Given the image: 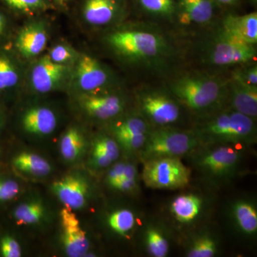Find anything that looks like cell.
Listing matches in <instances>:
<instances>
[{
  "mask_svg": "<svg viewBox=\"0 0 257 257\" xmlns=\"http://www.w3.org/2000/svg\"><path fill=\"white\" fill-rule=\"evenodd\" d=\"M5 25H6V20L5 17L0 13V35H3L5 31Z\"/></svg>",
  "mask_w": 257,
  "mask_h": 257,
  "instance_id": "cell-43",
  "label": "cell"
},
{
  "mask_svg": "<svg viewBox=\"0 0 257 257\" xmlns=\"http://www.w3.org/2000/svg\"><path fill=\"white\" fill-rule=\"evenodd\" d=\"M233 215L238 227L245 234L257 231V211L253 204L244 201L238 202L233 207Z\"/></svg>",
  "mask_w": 257,
  "mask_h": 257,
  "instance_id": "cell-27",
  "label": "cell"
},
{
  "mask_svg": "<svg viewBox=\"0 0 257 257\" xmlns=\"http://www.w3.org/2000/svg\"><path fill=\"white\" fill-rule=\"evenodd\" d=\"M110 81L106 67L94 57L83 55L79 57L74 73L75 86L80 93L102 90Z\"/></svg>",
  "mask_w": 257,
  "mask_h": 257,
  "instance_id": "cell-14",
  "label": "cell"
},
{
  "mask_svg": "<svg viewBox=\"0 0 257 257\" xmlns=\"http://www.w3.org/2000/svg\"><path fill=\"white\" fill-rule=\"evenodd\" d=\"M232 79L247 84L251 87H257V66L256 64L238 70L233 74Z\"/></svg>",
  "mask_w": 257,
  "mask_h": 257,
  "instance_id": "cell-38",
  "label": "cell"
},
{
  "mask_svg": "<svg viewBox=\"0 0 257 257\" xmlns=\"http://www.w3.org/2000/svg\"><path fill=\"white\" fill-rule=\"evenodd\" d=\"M23 246L10 230L0 229V257H21Z\"/></svg>",
  "mask_w": 257,
  "mask_h": 257,
  "instance_id": "cell-30",
  "label": "cell"
},
{
  "mask_svg": "<svg viewBox=\"0 0 257 257\" xmlns=\"http://www.w3.org/2000/svg\"><path fill=\"white\" fill-rule=\"evenodd\" d=\"M54 4L57 5L62 8H66L68 6V4L70 0H52Z\"/></svg>",
  "mask_w": 257,
  "mask_h": 257,
  "instance_id": "cell-42",
  "label": "cell"
},
{
  "mask_svg": "<svg viewBox=\"0 0 257 257\" xmlns=\"http://www.w3.org/2000/svg\"><path fill=\"white\" fill-rule=\"evenodd\" d=\"M182 25H203L211 21L214 12L213 0H176Z\"/></svg>",
  "mask_w": 257,
  "mask_h": 257,
  "instance_id": "cell-23",
  "label": "cell"
},
{
  "mask_svg": "<svg viewBox=\"0 0 257 257\" xmlns=\"http://www.w3.org/2000/svg\"><path fill=\"white\" fill-rule=\"evenodd\" d=\"M12 9L24 13H35L52 9L50 0H2Z\"/></svg>",
  "mask_w": 257,
  "mask_h": 257,
  "instance_id": "cell-32",
  "label": "cell"
},
{
  "mask_svg": "<svg viewBox=\"0 0 257 257\" xmlns=\"http://www.w3.org/2000/svg\"><path fill=\"white\" fill-rule=\"evenodd\" d=\"M216 3H219V4L224 5H233L237 3L238 0H213Z\"/></svg>",
  "mask_w": 257,
  "mask_h": 257,
  "instance_id": "cell-44",
  "label": "cell"
},
{
  "mask_svg": "<svg viewBox=\"0 0 257 257\" xmlns=\"http://www.w3.org/2000/svg\"><path fill=\"white\" fill-rule=\"evenodd\" d=\"M217 251L215 241L209 236H202L193 243L187 256L189 257H212Z\"/></svg>",
  "mask_w": 257,
  "mask_h": 257,
  "instance_id": "cell-34",
  "label": "cell"
},
{
  "mask_svg": "<svg viewBox=\"0 0 257 257\" xmlns=\"http://www.w3.org/2000/svg\"><path fill=\"white\" fill-rule=\"evenodd\" d=\"M47 56L55 63L69 65L71 62L75 60L76 52L67 45L60 44L52 47Z\"/></svg>",
  "mask_w": 257,
  "mask_h": 257,
  "instance_id": "cell-37",
  "label": "cell"
},
{
  "mask_svg": "<svg viewBox=\"0 0 257 257\" xmlns=\"http://www.w3.org/2000/svg\"><path fill=\"white\" fill-rule=\"evenodd\" d=\"M120 147L113 137L101 135L89 144L87 166L94 172L110 167L119 159Z\"/></svg>",
  "mask_w": 257,
  "mask_h": 257,
  "instance_id": "cell-17",
  "label": "cell"
},
{
  "mask_svg": "<svg viewBox=\"0 0 257 257\" xmlns=\"http://www.w3.org/2000/svg\"><path fill=\"white\" fill-rule=\"evenodd\" d=\"M20 128L32 138H44L52 135L59 124V116L53 108L44 104L27 107L20 116Z\"/></svg>",
  "mask_w": 257,
  "mask_h": 257,
  "instance_id": "cell-13",
  "label": "cell"
},
{
  "mask_svg": "<svg viewBox=\"0 0 257 257\" xmlns=\"http://www.w3.org/2000/svg\"><path fill=\"white\" fill-rule=\"evenodd\" d=\"M5 157H6V149L3 143H0V170L5 168Z\"/></svg>",
  "mask_w": 257,
  "mask_h": 257,
  "instance_id": "cell-41",
  "label": "cell"
},
{
  "mask_svg": "<svg viewBox=\"0 0 257 257\" xmlns=\"http://www.w3.org/2000/svg\"><path fill=\"white\" fill-rule=\"evenodd\" d=\"M202 200L194 194H185L176 197L171 205V210L176 219L182 223L195 219L202 209Z\"/></svg>",
  "mask_w": 257,
  "mask_h": 257,
  "instance_id": "cell-24",
  "label": "cell"
},
{
  "mask_svg": "<svg viewBox=\"0 0 257 257\" xmlns=\"http://www.w3.org/2000/svg\"><path fill=\"white\" fill-rule=\"evenodd\" d=\"M190 169L178 157H158L145 161L142 178L149 188L182 189L188 185Z\"/></svg>",
  "mask_w": 257,
  "mask_h": 257,
  "instance_id": "cell-5",
  "label": "cell"
},
{
  "mask_svg": "<svg viewBox=\"0 0 257 257\" xmlns=\"http://www.w3.org/2000/svg\"><path fill=\"white\" fill-rule=\"evenodd\" d=\"M147 13L157 16L172 17L176 12L175 0H139Z\"/></svg>",
  "mask_w": 257,
  "mask_h": 257,
  "instance_id": "cell-33",
  "label": "cell"
},
{
  "mask_svg": "<svg viewBox=\"0 0 257 257\" xmlns=\"http://www.w3.org/2000/svg\"><path fill=\"white\" fill-rule=\"evenodd\" d=\"M109 46L128 60L152 62L165 55L168 50L164 37L146 29H127L111 32L106 37Z\"/></svg>",
  "mask_w": 257,
  "mask_h": 257,
  "instance_id": "cell-2",
  "label": "cell"
},
{
  "mask_svg": "<svg viewBox=\"0 0 257 257\" xmlns=\"http://www.w3.org/2000/svg\"><path fill=\"white\" fill-rule=\"evenodd\" d=\"M206 145H249L256 141L254 119L229 109L203 122L194 132Z\"/></svg>",
  "mask_w": 257,
  "mask_h": 257,
  "instance_id": "cell-1",
  "label": "cell"
},
{
  "mask_svg": "<svg viewBox=\"0 0 257 257\" xmlns=\"http://www.w3.org/2000/svg\"><path fill=\"white\" fill-rule=\"evenodd\" d=\"M50 188L64 207L74 211L87 207L92 192L90 181L79 171L69 172L56 179Z\"/></svg>",
  "mask_w": 257,
  "mask_h": 257,
  "instance_id": "cell-6",
  "label": "cell"
},
{
  "mask_svg": "<svg viewBox=\"0 0 257 257\" xmlns=\"http://www.w3.org/2000/svg\"><path fill=\"white\" fill-rule=\"evenodd\" d=\"M21 78L20 67L10 56L0 53V93L12 90Z\"/></svg>",
  "mask_w": 257,
  "mask_h": 257,
  "instance_id": "cell-26",
  "label": "cell"
},
{
  "mask_svg": "<svg viewBox=\"0 0 257 257\" xmlns=\"http://www.w3.org/2000/svg\"><path fill=\"white\" fill-rule=\"evenodd\" d=\"M251 3H253V4H256L257 0H251Z\"/></svg>",
  "mask_w": 257,
  "mask_h": 257,
  "instance_id": "cell-45",
  "label": "cell"
},
{
  "mask_svg": "<svg viewBox=\"0 0 257 257\" xmlns=\"http://www.w3.org/2000/svg\"><path fill=\"white\" fill-rule=\"evenodd\" d=\"M121 10L119 0H84L82 15L92 26H105L117 18Z\"/></svg>",
  "mask_w": 257,
  "mask_h": 257,
  "instance_id": "cell-20",
  "label": "cell"
},
{
  "mask_svg": "<svg viewBox=\"0 0 257 257\" xmlns=\"http://www.w3.org/2000/svg\"><path fill=\"white\" fill-rule=\"evenodd\" d=\"M69 72V65L52 62L48 56L42 57L32 66L30 87L37 94H48L62 87Z\"/></svg>",
  "mask_w": 257,
  "mask_h": 257,
  "instance_id": "cell-12",
  "label": "cell"
},
{
  "mask_svg": "<svg viewBox=\"0 0 257 257\" xmlns=\"http://www.w3.org/2000/svg\"><path fill=\"white\" fill-rule=\"evenodd\" d=\"M89 145L82 130L78 126H71L61 135L59 152L66 163L76 165L87 156Z\"/></svg>",
  "mask_w": 257,
  "mask_h": 257,
  "instance_id": "cell-19",
  "label": "cell"
},
{
  "mask_svg": "<svg viewBox=\"0 0 257 257\" xmlns=\"http://www.w3.org/2000/svg\"><path fill=\"white\" fill-rule=\"evenodd\" d=\"M138 186V170L136 167L130 162H126L124 175L120 179L114 189L121 192H132Z\"/></svg>",
  "mask_w": 257,
  "mask_h": 257,
  "instance_id": "cell-36",
  "label": "cell"
},
{
  "mask_svg": "<svg viewBox=\"0 0 257 257\" xmlns=\"http://www.w3.org/2000/svg\"><path fill=\"white\" fill-rule=\"evenodd\" d=\"M48 34L42 22H32L25 25L17 37V49L23 57L32 58L40 55L46 48Z\"/></svg>",
  "mask_w": 257,
  "mask_h": 257,
  "instance_id": "cell-18",
  "label": "cell"
},
{
  "mask_svg": "<svg viewBox=\"0 0 257 257\" xmlns=\"http://www.w3.org/2000/svg\"><path fill=\"white\" fill-rule=\"evenodd\" d=\"M222 30L231 36L251 45L257 43V14L229 15L223 22Z\"/></svg>",
  "mask_w": 257,
  "mask_h": 257,
  "instance_id": "cell-22",
  "label": "cell"
},
{
  "mask_svg": "<svg viewBox=\"0 0 257 257\" xmlns=\"http://www.w3.org/2000/svg\"><path fill=\"white\" fill-rule=\"evenodd\" d=\"M202 145L194 133L182 131L168 126L150 130L142 149L144 161L158 157H179L189 155Z\"/></svg>",
  "mask_w": 257,
  "mask_h": 257,
  "instance_id": "cell-4",
  "label": "cell"
},
{
  "mask_svg": "<svg viewBox=\"0 0 257 257\" xmlns=\"http://www.w3.org/2000/svg\"><path fill=\"white\" fill-rule=\"evenodd\" d=\"M139 106L147 122L160 127L174 124L180 117L178 103L163 93H143L139 97Z\"/></svg>",
  "mask_w": 257,
  "mask_h": 257,
  "instance_id": "cell-10",
  "label": "cell"
},
{
  "mask_svg": "<svg viewBox=\"0 0 257 257\" xmlns=\"http://www.w3.org/2000/svg\"><path fill=\"white\" fill-rule=\"evenodd\" d=\"M8 167L15 175L35 179L46 178L53 171L50 161L40 154L28 150H21L12 155Z\"/></svg>",
  "mask_w": 257,
  "mask_h": 257,
  "instance_id": "cell-15",
  "label": "cell"
},
{
  "mask_svg": "<svg viewBox=\"0 0 257 257\" xmlns=\"http://www.w3.org/2000/svg\"><path fill=\"white\" fill-rule=\"evenodd\" d=\"M227 86L231 109L252 119L257 116V87L232 80Z\"/></svg>",
  "mask_w": 257,
  "mask_h": 257,
  "instance_id": "cell-21",
  "label": "cell"
},
{
  "mask_svg": "<svg viewBox=\"0 0 257 257\" xmlns=\"http://www.w3.org/2000/svg\"><path fill=\"white\" fill-rule=\"evenodd\" d=\"M6 114L1 102H0V143H3V137L6 126Z\"/></svg>",
  "mask_w": 257,
  "mask_h": 257,
  "instance_id": "cell-40",
  "label": "cell"
},
{
  "mask_svg": "<svg viewBox=\"0 0 257 257\" xmlns=\"http://www.w3.org/2000/svg\"><path fill=\"white\" fill-rule=\"evenodd\" d=\"M136 219L133 211L127 209L114 211L107 218L109 228L120 236H126L135 227Z\"/></svg>",
  "mask_w": 257,
  "mask_h": 257,
  "instance_id": "cell-29",
  "label": "cell"
},
{
  "mask_svg": "<svg viewBox=\"0 0 257 257\" xmlns=\"http://www.w3.org/2000/svg\"><path fill=\"white\" fill-rule=\"evenodd\" d=\"M0 170V209L11 205L23 192L18 177L11 171Z\"/></svg>",
  "mask_w": 257,
  "mask_h": 257,
  "instance_id": "cell-25",
  "label": "cell"
},
{
  "mask_svg": "<svg viewBox=\"0 0 257 257\" xmlns=\"http://www.w3.org/2000/svg\"><path fill=\"white\" fill-rule=\"evenodd\" d=\"M60 244L64 253L69 257H85L91 251L90 240L75 211L64 207L60 211Z\"/></svg>",
  "mask_w": 257,
  "mask_h": 257,
  "instance_id": "cell-11",
  "label": "cell"
},
{
  "mask_svg": "<svg viewBox=\"0 0 257 257\" xmlns=\"http://www.w3.org/2000/svg\"><path fill=\"white\" fill-rule=\"evenodd\" d=\"M256 57L254 45L238 40L223 30L209 52V62L219 67L249 63Z\"/></svg>",
  "mask_w": 257,
  "mask_h": 257,
  "instance_id": "cell-8",
  "label": "cell"
},
{
  "mask_svg": "<svg viewBox=\"0 0 257 257\" xmlns=\"http://www.w3.org/2000/svg\"><path fill=\"white\" fill-rule=\"evenodd\" d=\"M171 90L191 111L203 112L220 104L227 94V86L214 77L187 75L176 80Z\"/></svg>",
  "mask_w": 257,
  "mask_h": 257,
  "instance_id": "cell-3",
  "label": "cell"
},
{
  "mask_svg": "<svg viewBox=\"0 0 257 257\" xmlns=\"http://www.w3.org/2000/svg\"><path fill=\"white\" fill-rule=\"evenodd\" d=\"M147 250L152 256L165 257L168 254L169 242L158 230L149 229L146 233Z\"/></svg>",
  "mask_w": 257,
  "mask_h": 257,
  "instance_id": "cell-31",
  "label": "cell"
},
{
  "mask_svg": "<svg viewBox=\"0 0 257 257\" xmlns=\"http://www.w3.org/2000/svg\"><path fill=\"white\" fill-rule=\"evenodd\" d=\"M207 146L212 147L196 156V165L202 172L217 178L234 173L241 160L239 150L229 145Z\"/></svg>",
  "mask_w": 257,
  "mask_h": 257,
  "instance_id": "cell-9",
  "label": "cell"
},
{
  "mask_svg": "<svg viewBox=\"0 0 257 257\" xmlns=\"http://www.w3.org/2000/svg\"><path fill=\"white\" fill-rule=\"evenodd\" d=\"M150 126L143 116H128L115 121L111 126L112 137L120 135L148 134Z\"/></svg>",
  "mask_w": 257,
  "mask_h": 257,
  "instance_id": "cell-28",
  "label": "cell"
},
{
  "mask_svg": "<svg viewBox=\"0 0 257 257\" xmlns=\"http://www.w3.org/2000/svg\"><path fill=\"white\" fill-rule=\"evenodd\" d=\"M76 101L83 114L99 121L114 119L124 111L126 106L124 96L103 90L79 93Z\"/></svg>",
  "mask_w": 257,
  "mask_h": 257,
  "instance_id": "cell-7",
  "label": "cell"
},
{
  "mask_svg": "<svg viewBox=\"0 0 257 257\" xmlns=\"http://www.w3.org/2000/svg\"><path fill=\"white\" fill-rule=\"evenodd\" d=\"M126 162H123V161L114 162L109 167L110 168L106 174L105 180L106 184L111 189H114L115 186L119 182L120 179L122 178Z\"/></svg>",
  "mask_w": 257,
  "mask_h": 257,
  "instance_id": "cell-39",
  "label": "cell"
},
{
  "mask_svg": "<svg viewBox=\"0 0 257 257\" xmlns=\"http://www.w3.org/2000/svg\"><path fill=\"white\" fill-rule=\"evenodd\" d=\"M50 212L40 197L28 198L10 208L7 218L18 226H37L49 220Z\"/></svg>",
  "mask_w": 257,
  "mask_h": 257,
  "instance_id": "cell-16",
  "label": "cell"
},
{
  "mask_svg": "<svg viewBox=\"0 0 257 257\" xmlns=\"http://www.w3.org/2000/svg\"><path fill=\"white\" fill-rule=\"evenodd\" d=\"M148 134L120 135L113 138L119 145L120 149L124 150L125 152H140L146 143Z\"/></svg>",
  "mask_w": 257,
  "mask_h": 257,
  "instance_id": "cell-35",
  "label": "cell"
}]
</instances>
